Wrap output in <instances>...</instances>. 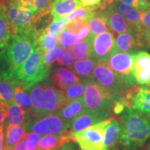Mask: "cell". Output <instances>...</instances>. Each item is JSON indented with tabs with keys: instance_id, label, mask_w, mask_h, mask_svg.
I'll return each mask as SVG.
<instances>
[{
	"instance_id": "cell-51",
	"label": "cell",
	"mask_w": 150,
	"mask_h": 150,
	"mask_svg": "<svg viewBox=\"0 0 150 150\" xmlns=\"http://www.w3.org/2000/svg\"><path fill=\"white\" fill-rule=\"evenodd\" d=\"M144 150H150V138L147 142V143L145 144V147Z\"/></svg>"
},
{
	"instance_id": "cell-7",
	"label": "cell",
	"mask_w": 150,
	"mask_h": 150,
	"mask_svg": "<svg viewBox=\"0 0 150 150\" xmlns=\"http://www.w3.org/2000/svg\"><path fill=\"white\" fill-rule=\"evenodd\" d=\"M6 6V13L9 21L16 33H35L37 24L43 16L31 9L25 8L14 1Z\"/></svg>"
},
{
	"instance_id": "cell-34",
	"label": "cell",
	"mask_w": 150,
	"mask_h": 150,
	"mask_svg": "<svg viewBox=\"0 0 150 150\" xmlns=\"http://www.w3.org/2000/svg\"><path fill=\"white\" fill-rule=\"evenodd\" d=\"M81 40H82L78 33L77 34L73 33L66 28L60 34L59 38L60 46L64 48H69L70 47L74 46Z\"/></svg>"
},
{
	"instance_id": "cell-52",
	"label": "cell",
	"mask_w": 150,
	"mask_h": 150,
	"mask_svg": "<svg viewBox=\"0 0 150 150\" xmlns=\"http://www.w3.org/2000/svg\"><path fill=\"white\" fill-rule=\"evenodd\" d=\"M145 86L146 88H149L150 89V83L149 84H147V85H146V86Z\"/></svg>"
},
{
	"instance_id": "cell-4",
	"label": "cell",
	"mask_w": 150,
	"mask_h": 150,
	"mask_svg": "<svg viewBox=\"0 0 150 150\" xmlns=\"http://www.w3.org/2000/svg\"><path fill=\"white\" fill-rule=\"evenodd\" d=\"M45 52L36 47L16 73V78L21 82L26 89L48 79L50 74V67L44 62Z\"/></svg>"
},
{
	"instance_id": "cell-23",
	"label": "cell",
	"mask_w": 150,
	"mask_h": 150,
	"mask_svg": "<svg viewBox=\"0 0 150 150\" xmlns=\"http://www.w3.org/2000/svg\"><path fill=\"white\" fill-rule=\"evenodd\" d=\"M21 82L16 77L0 76V101L11 104L14 103L16 86Z\"/></svg>"
},
{
	"instance_id": "cell-8",
	"label": "cell",
	"mask_w": 150,
	"mask_h": 150,
	"mask_svg": "<svg viewBox=\"0 0 150 150\" xmlns=\"http://www.w3.org/2000/svg\"><path fill=\"white\" fill-rule=\"evenodd\" d=\"M136 54L114 52L108 58V66L117 74L129 89L138 86L134 70V60Z\"/></svg>"
},
{
	"instance_id": "cell-39",
	"label": "cell",
	"mask_w": 150,
	"mask_h": 150,
	"mask_svg": "<svg viewBox=\"0 0 150 150\" xmlns=\"http://www.w3.org/2000/svg\"><path fill=\"white\" fill-rule=\"evenodd\" d=\"M27 148L29 150H38L40 140V135L33 132H27L24 136Z\"/></svg>"
},
{
	"instance_id": "cell-54",
	"label": "cell",
	"mask_w": 150,
	"mask_h": 150,
	"mask_svg": "<svg viewBox=\"0 0 150 150\" xmlns=\"http://www.w3.org/2000/svg\"><path fill=\"white\" fill-rule=\"evenodd\" d=\"M131 150H140L139 149H131Z\"/></svg>"
},
{
	"instance_id": "cell-19",
	"label": "cell",
	"mask_w": 150,
	"mask_h": 150,
	"mask_svg": "<svg viewBox=\"0 0 150 150\" xmlns=\"http://www.w3.org/2000/svg\"><path fill=\"white\" fill-rule=\"evenodd\" d=\"M120 133L119 120L113 118L105 129L102 150H118Z\"/></svg>"
},
{
	"instance_id": "cell-49",
	"label": "cell",
	"mask_w": 150,
	"mask_h": 150,
	"mask_svg": "<svg viewBox=\"0 0 150 150\" xmlns=\"http://www.w3.org/2000/svg\"><path fill=\"white\" fill-rule=\"evenodd\" d=\"M115 1V0H102V2H101L100 6L99 7V9H100V10L104 9L108 5L113 3Z\"/></svg>"
},
{
	"instance_id": "cell-13",
	"label": "cell",
	"mask_w": 150,
	"mask_h": 150,
	"mask_svg": "<svg viewBox=\"0 0 150 150\" xmlns=\"http://www.w3.org/2000/svg\"><path fill=\"white\" fill-rule=\"evenodd\" d=\"M99 10L106 18L110 31L113 34L118 35L135 29L131 27L123 15L115 8L112 3L108 5L104 9Z\"/></svg>"
},
{
	"instance_id": "cell-9",
	"label": "cell",
	"mask_w": 150,
	"mask_h": 150,
	"mask_svg": "<svg viewBox=\"0 0 150 150\" xmlns=\"http://www.w3.org/2000/svg\"><path fill=\"white\" fill-rule=\"evenodd\" d=\"M113 117L99 122L83 130L73 133L75 141L81 148L90 150H102L105 129Z\"/></svg>"
},
{
	"instance_id": "cell-1",
	"label": "cell",
	"mask_w": 150,
	"mask_h": 150,
	"mask_svg": "<svg viewBox=\"0 0 150 150\" xmlns=\"http://www.w3.org/2000/svg\"><path fill=\"white\" fill-rule=\"evenodd\" d=\"M121 127L118 150L139 149L150 138V115L127 108L119 119Z\"/></svg>"
},
{
	"instance_id": "cell-50",
	"label": "cell",
	"mask_w": 150,
	"mask_h": 150,
	"mask_svg": "<svg viewBox=\"0 0 150 150\" xmlns=\"http://www.w3.org/2000/svg\"><path fill=\"white\" fill-rule=\"evenodd\" d=\"M16 1H17V0H1V3H2L5 5H8L9 4L14 2Z\"/></svg>"
},
{
	"instance_id": "cell-47",
	"label": "cell",
	"mask_w": 150,
	"mask_h": 150,
	"mask_svg": "<svg viewBox=\"0 0 150 150\" xmlns=\"http://www.w3.org/2000/svg\"><path fill=\"white\" fill-rule=\"evenodd\" d=\"M4 149V127L0 126V150Z\"/></svg>"
},
{
	"instance_id": "cell-31",
	"label": "cell",
	"mask_w": 150,
	"mask_h": 150,
	"mask_svg": "<svg viewBox=\"0 0 150 150\" xmlns=\"http://www.w3.org/2000/svg\"><path fill=\"white\" fill-rule=\"evenodd\" d=\"M14 102L27 111L32 112V103L29 92L22 83L16 86L14 95Z\"/></svg>"
},
{
	"instance_id": "cell-48",
	"label": "cell",
	"mask_w": 150,
	"mask_h": 150,
	"mask_svg": "<svg viewBox=\"0 0 150 150\" xmlns=\"http://www.w3.org/2000/svg\"><path fill=\"white\" fill-rule=\"evenodd\" d=\"M75 142H70L68 143L65 144L63 147H61L62 150H76V145L74 144Z\"/></svg>"
},
{
	"instance_id": "cell-58",
	"label": "cell",
	"mask_w": 150,
	"mask_h": 150,
	"mask_svg": "<svg viewBox=\"0 0 150 150\" xmlns=\"http://www.w3.org/2000/svg\"><path fill=\"white\" fill-rule=\"evenodd\" d=\"M0 3H1V0H0Z\"/></svg>"
},
{
	"instance_id": "cell-28",
	"label": "cell",
	"mask_w": 150,
	"mask_h": 150,
	"mask_svg": "<svg viewBox=\"0 0 150 150\" xmlns=\"http://www.w3.org/2000/svg\"><path fill=\"white\" fill-rule=\"evenodd\" d=\"M59 35L49 33L45 29H38L35 34V40L38 47L45 53L50 49L56 46L59 42Z\"/></svg>"
},
{
	"instance_id": "cell-53",
	"label": "cell",
	"mask_w": 150,
	"mask_h": 150,
	"mask_svg": "<svg viewBox=\"0 0 150 150\" xmlns=\"http://www.w3.org/2000/svg\"><path fill=\"white\" fill-rule=\"evenodd\" d=\"M80 150H90V149H83V148H81Z\"/></svg>"
},
{
	"instance_id": "cell-56",
	"label": "cell",
	"mask_w": 150,
	"mask_h": 150,
	"mask_svg": "<svg viewBox=\"0 0 150 150\" xmlns=\"http://www.w3.org/2000/svg\"><path fill=\"white\" fill-rule=\"evenodd\" d=\"M4 150H12V149H4Z\"/></svg>"
},
{
	"instance_id": "cell-29",
	"label": "cell",
	"mask_w": 150,
	"mask_h": 150,
	"mask_svg": "<svg viewBox=\"0 0 150 150\" xmlns=\"http://www.w3.org/2000/svg\"><path fill=\"white\" fill-rule=\"evenodd\" d=\"M88 24L90 27V34L93 35L110 31L106 18L103 16L98 8L96 13L88 20Z\"/></svg>"
},
{
	"instance_id": "cell-27",
	"label": "cell",
	"mask_w": 150,
	"mask_h": 150,
	"mask_svg": "<svg viewBox=\"0 0 150 150\" xmlns=\"http://www.w3.org/2000/svg\"><path fill=\"white\" fill-rule=\"evenodd\" d=\"M97 61L93 59L77 60L72 65V70L83 81L93 79V71Z\"/></svg>"
},
{
	"instance_id": "cell-22",
	"label": "cell",
	"mask_w": 150,
	"mask_h": 150,
	"mask_svg": "<svg viewBox=\"0 0 150 150\" xmlns=\"http://www.w3.org/2000/svg\"><path fill=\"white\" fill-rule=\"evenodd\" d=\"M131 108L150 115V89L145 86L135 88Z\"/></svg>"
},
{
	"instance_id": "cell-57",
	"label": "cell",
	"mask_w": 150,
	"mask_h": 150,
	"mask_svg": "<svg viewBox=\"0 0 150 150\" xmlns=\"http://www.w3.org/2000/svg\"><path fill=\"white\" fill-rule=\"evenodd\" d=\"M59 150H62V149H61V148H60V149H59Z\"/></svg>"
},
{
	"instance_id": "cell-16",
	"label": "cell",
	"mask_w": 150,
	"mask_h": 150,
	"mask_svg": "<svg viewBox=\"0 0 150 150\" xmlns=\"http://www.w3.org/2000/svg\"><path fill=\"white\" fill-rule=\"evenodd\" d=\"M70 142H75L72 131L56 135H45L40 138L38 150H59L60 148Z\"/></svg>"
},
{
	"instance_id": "cell-18",
	"label": "cell",
	"mask_w": 150,
	"mask_h": 150,
	"mask_svg": "<svg viewBox=\"0 0 150 150\" xmlns=\"http://www.w3.org/2000/svg\"><path fill=\"white\" fill-rule=\"evenodd\" d=\"M82 6H83L79 0H55L50 8L52 21L67 17Z\"/></svg>"
},
{
	"instance_id": "cell-33",
	"label": "cell",
	"mask_w": 150,
	"mask_h": 150,
	"mask_svg": "<svg viewBox=\"0 0 150 150\" xmlns=\"http://www.w3.org/2000/svg\"><path fill=\"white\" fill-rule=\"evenodd\" d=\"M84 93H85V83L83 81L69 86L63 91L66 101L82 98L83 97Z\"/></svg>"
},
{
	"instance_id": "cell-35",
	"label": "cell",
	"mask_w": 150,
	"mask_h": 150,
	"mask_svg": "<svg viewBox=\"0 0 150 150\" xmlns=\"http://www.w3.org/2000/svg\"><path fill=\"white\" fill-rule=\"evenodd\" d=\"M68 22L69 20L67 17L61 18L58 20H54V21H52V23L46 28V30L52 34L59 36L60 34L65 29Z\"/></svg>"
},
{
	"instance_id": "cell-25",
	"label": "cell",
	"mask_w": 150,
	"mask_h": 150,
	"mask_svg": "<svg viewBox=\"0 0 150 150\" xmlns=\"http://www.w3.org/2000/svg\"><path fill=\"white\" fill-rule=\"evenodd\" d=\"M86 108L83 97H82L74 100L66 101L63 107L57 112L65 121L71 124V122L86 109Z\"/></svg>"
},
{
	"instance_id": "cell-41",
	"label": "cell",
	"mask_w": 150,
	"mask_h": 150,
	"mask_svg": "<svg viewBox=\"0 0 150 150\" xmlns=\"http://www.w3.org/2000/svg\"><path fill=\"white\" fill-rule=\"evenodd\" d=\"M88 22L81 20H74L69 21L67 24L66 29L75 34H77Z\"/></svg>"
},
{
	"instance_id": "cell-10",
	"label": "cell",
	"mask_w": 150,
	"mask_h": 150,
	"mask_svg": "<svg viewBox=\"0 0 150 150\" xmlns=\"http://www.w3.org/2000/svg\"><path fill=\"white\" fill-rule=\"evenodd\" d=\"M93 79L104 87L123 95L130 90L107 63L104 62H97L93 71Z\"/></svg>"
},
{
	"instance_id": "cell-32",
	"label": "cell",
	"mask_w": 150,
	"mask_h": 150,
	"mask_svg": "<svg viewBox=\"0 0 150 150\" xmlns=\"http://www.w3.org/2000/svg\"><path fill=\"white\" fill-rule=\"evenodd\" d=\"M97 10V8H94V7L82 6L69 14L67 16V18L68 19L69 21L74 20H81L88 22L90 19L96 13Z\"/></svg>"
},
{
	"instance_id": "cell-45",
	"label": "cell",
	"mask_w": 150,
	"mask_h": 150,
	"mask_svg": "<svg viewBox=\"0 0 150 150\" xmlns=\"http://www.w3.org/2000/svg\"><path fill=\"white\" fill-rule=\"evenodd\" d=\"M82 3L83 6L94 7V8H99L100 6L102 0H79Z\"/></svg>"
},
{
	"instance_id": "cell-30",
	"label": "cell",
	"mask_w": 150,
	"mask_h": 150,
	"mask_svg": "<svg viewBox=\"0 0 150 150\" xmlns=\"http://www.w3.org/2000/svg\"><path fill=\"white\" fill-rule=\"evenodd\" d=\"M91 39L92 35L89 34L86 38L71 47L76 59L79 60L91 59Z\"/></svg>"
},
{
	"instance_id": "cell-5",
	"label": "cell",
	"mask_w": 150,
	"mask_h": 150,
	"mask_svg": "<svg viewBox=\"0 0 150 150\" xmlns=\"http://www.w3.org/2000/svg\"><path fill=\"white\" fill-rule=\"evenodd\" d=\"M83 82L85 83L83 100L86 108L110 112L113 109L115 103L124 95L104 87L94 79Z\"/></svg>"
},
{
	"instance_id": "cell-37",
	"label": "cell",
	"mask_w": 150,
	"mask_h": 150,
	"mask_svg": "<svg viewBox=\"0 0 150 150\" xmlns=\"http://www.w3.org/2000/svg\"><path fill=\"white\" fill-rule=\"evenodd\" d=\"M75 56L73 54L72 50L70 48H65L63 50V53L57 59V63L61 65H65L67 67H72L75 62Z\"/></svg>"
},
{
	"instance_id": "cell-11",
	"label": "cell",
	"mask_w": 150,
	"mask_h": 150,
	"mask_svg": "<svg viewBox=\"0 0 150 150\" xmlns=\"http://www.w3.org/2000/svg\"><path fill=\"white\" fill-rule=\"evenodd\" d=\"M91 35V59L97 62L106 63L110 54L115 50L114 34L108 31L96 35Z\"/></svg>"
},
{
	"instance_id": "cell-26",
	"label": "cell",
	"mask_w": 150,
	"mask_h": 150,
	"mask_svg": "<svg viewBox=\"0 0 150 150\" xmlns=\"http://www.w3.org/2000/svg\"><path fill=\"white\" fill-rule=\"evenodd\" d=\"M27 133L25 125L21 126H8L6 127L4 135V149H13L18 142L24 139Z\"/></svg>"
},
{
	"instance_id": "cell-17",
	"label": "cell",
	"mask_w": 150,
	"mask_h": 150,
	"mask_svg": "<svg viewBox=\"0 0 150 150\" xmlns=\"http://www.w3.org/2000/svg\"><path fill=\"white\" fill-rule=\"evenodd\" d=\"M52 81L56 88L63 91L69 86L82 81V80L67 67H58L52 75Z\"/></svg>"
},
{
	"instance_id": "cell-55",
	"label": "cell",
	"mask_w": 150,
	"mask_h": 150,
	"mask_svg": "<svg viewBox=\"0 0 150 150\" xmlns=\"http://www.w3.org/2000/svg\"><path fill=\"white\" fill-rule=\"evenodd\" d=\"M146 1H147V2H149L150 4V0H146Z\"/></svg>"
},
{
	"instance_id": "cell-24",
	"label": "cell",
	"mask_w": 150,
	"mask_h": 150,
	"mask_svg": "<svg viewBox=\"0 0 150 150\" xmlns=\"http://www.w3.org/2000/svg\"><path fill=\"white\" fill-rule=\"evenodd\" d=\"M6 9V6L0 3V50L8 42L13 35L16 34V31L7 16Z\"/></svg>"
},
{
	"instance_id": "cell-15",
	"label": "cell",
	"mask_w": 150,
	"mask_h": 150,
	"mask_svg": "<svg viewBox=\"0 0 150 150\" xmlns=\"http://www.w3.org/2000/svg\"><path fill=\"white\" fill-rule=\"evenodd\" d=\"M135 75L138 84L146 86L150 83V54L144 51L136 54L134 60Z\"/></svg>"
},
{
	"instance_id": "cell-2",
	"label": "cell",
	"mask_w": 150,
	"mask_h": 150,
	"mask_svg": "<svg viewBox=\"0 0 150 150\" xmlns=\"http://www.w3.org/2000/svg\"><path fill=\"white\" fill-rule=\"evenodd\" d=\"M35 33H16L0 50V67L16 76V73L36 48Z\"/></svg>"
},
{
	"instance_id": "cell-38",
	"label": "cell",
	"mask_w": 150,
	"mask_h": 150,
	"mask_svg": "<svg viewBox=\"0 0 150 150\" xmlns=\"http://www.w3.org/2000/svg\"><path fill=\"white\" fill-rule=\"evenodd\" d=\"M55 0H34V6L37 13L41 16H45L50 12V8Z\"/></svg>"
},
{
	"instance_id": "cell-20",
	"label": "cell",
	"mask_w": 150,
	"mask_h": 150,
	"mask_svg": "<svg viewBox=\"0 0 150 150\" xmlns=\"http://www.w3.org/2000/svg\"><path fill=\"white\" fill-rule=\"evenodd\" d=\"M31 112L27 111L16 103L8 104L6 110V127L8 126H21L25 125L29 120Z\"/></svg>"
},
{
	"instance_id": "cell-43",
	"label": "cell",
	"mask_w": 150,
	"mask_h": 150,
	"mask_svg": "<svg viewBox=\"0 0 150 150\" xmlns=\"http://www.w3.org/2000/svg\"><path fill=\"white\" fill-rule=\"evenodd\" d=\"M149 29H150V8L142 12L141 31H143V30H147Z\"/></svg>"
},
{
	"instance_id": "cell-14",
	"label": "cell",
	"mask_w": 150,
	"mask_h": 150,
	"mask_svg": "<svg viewBox=\"0 0 150 150\" xmlns=\"http://www.w3.org/2000/svg\"><path fill=\"white\" fill-rule=\"evenodd\" d=\"M143 50L140 39V31L132 29L118 34L115 38V50L125 53L137 54Z\"/></svg>"
},
{
	"instance_id": "cell-36",
	"label": "cell",
	"mask_w": 150,
	"mask_h": 150,
	"mask_svg": "<svg viewBox=\"0 0 150 150\" xmlns=\"http://www.w3.org/2000/svg\"><path fill=\"white\" fill-rule=\"evenodd\" d=\"M63 53V48L61 46H55L50 49L44 54V62L46 65L50 66L54 63Z\"/></svg>"
},
{
	"instance_id": "cell-21",
	"label": "cell",
	"mask_w": 150,
	"mask_h": 150,
	"mask_svg": "<svg viewBox=\"0 0 150 150\" xmlns=\"http://www.w3.org/2000/svg\"><path fill=\"white\" fill-rule=\"evenodd\" d=\"M115 8L123 15L124 17L134 29L141 31L142 12L126 4L115 1L112 3Z\"/></svg>"
},
{
	"instance_id": "cell-40",
	"label": "cell",
	"mask_w": 150,
	"mask_h": 150,
	"mask_svg": "<svg viewBox=\"0 0 150 150\" xmlns=\"http://www.w3.org/2000/svg\"><path fill=\"white\" fill-rule=\"evenodd\" d=\"M115 1H119L120 2L126 4L142 12L150 8V4L146 0H115Z\"/></svg>"
},
{
	"instance_id": "cell-6",
	"label": "cell",
	"mask_w": 150,
	"mask_h": 150,
	"mask_svg": "<svg viewBox=\"0 0 150 150\" xmlns=\"http://www.w3.org/2000/svg\"><path fill=\"white\" fill-rule=\"evenodd\" d=\"M70 127V123L65 121L59 112L45 115L31 113L29 120L26 123L27 132H33L40 136L56 135L65 132Z\"/></svg>"
},
{
	"instance_id": "cell-42",
	"label": "cell",
	"mask_w": 150,
	"mask_h": 150,
	"mask_svg": "<svg viewBox=\"0 0 150 150\" xmlns=\"http://www.w3.org/2000/svg\"><path fill=\"white\" fill-rule=\"evenodd\" d=\"M140 39L143 49L150 47V29L140 31Z\"/></svg>"
},
{
	"instance_id": "cell-3",
	"label": "cell",
	"mask_w": 150,
	"mask_h": 150,
	"mask_svg": "<svg viewBox=\"0 0 150 150\" xmlns=\"http://www.w3.org/2000/svg\"><path fill=\"white\" fill-rule=\"evenodd\" d=\"M27 91L32 103L31 113L34 115L57 112L66 102L63 91L56 88L48 79L32 86Z\"/></svg>"
},
{
	"instance_id": "cell-44",
	"label": "cell",
	"mask_w": 150,
	"mask_h": 150,
	"mask_svg": "<svg viewBox=\"0 0 150 150\" xmlns=\"http://www.w3.org/2000/svg\"><path fill=\"white\" fill-rule=\"evenodd\" d=\"M7 106L8 104L0 101V126L5 123L6 118Z\"/></svg>"
},
{
	"instance_id": "cell-46",
	"label": "cell",
	"mask_w": 150,
	"mask_h": 150,
	"mask_svg": "<svg viewBox=\"0 0 150 150\" xmlns=\"http://www.w3.org/2000/svg\"><path fill=\"white\" fill-rule=\"evenodd\" d=\"M13 150H29L27 148V144H26L25 140L23 139L13 147Z\"/></svg>"
},
{
	"instance_id": "cell-12",
	"label": "cell",
	"mask_w": 150,
	"mask_h": 150,
	"mask_svg": "<svg viewBox=\"0 0 150 150\" xmlns=\"http://www.w3.org/2000/svg\"><path fill=\"white\" fill-rule=\"evenodd\" d=\"M112 117V114L110 111L86 108L71 122V131L73 133L78 132Z\"/></svg>"
}]
</instances>
